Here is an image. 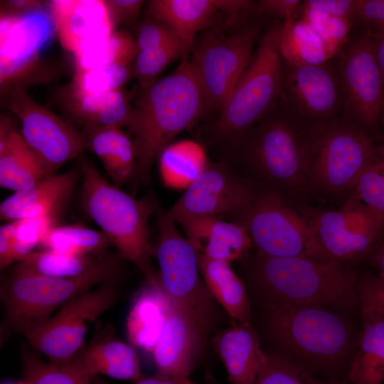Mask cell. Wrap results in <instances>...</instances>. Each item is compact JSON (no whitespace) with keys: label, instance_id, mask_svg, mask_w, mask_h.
Masks as SVG:
<instances>
[{"label":"cell","instance_id":"11a10c76","mask_svg":"<svg viewBox=\"0 0 384 384\" xmlns=\"http://www.w3.org/2000/svg\"><path fill=\"white\" fill-rule=\"evenodd\" d=\"M380 122L381 123L383 128V134H384V110H381L380 115ZM380 151L384 153V144L381 146H379Z\"/></svg>","mask_w":384,"mask_h":384},{"label":"cell","instance_id":"f5cc1de1","mask_svg":"<svg viewBox=\"0 0 384 384\" xmlns=\"http://www.w3.org/2000/svg\"><path fill=\"white\" fill-rule=\"evenodd\" d=\"M371 264L384 276V240H379L368 256Z\"/></svg>","mask_w":384,"mask_h":384},{"label":"cell","instance_id":"3957f363","mask_svg":"<svg viewBox=\"0 0 384 384\" xmlns=\"http://www.w3.org/2000/svg\"><path fill=\"white\" fill-rule=\"evenodd\" d=\"M252 276L267 301L336 308L358 304L356 272L335 260L257 253Z\"/></svg>","mask_w":384,"mask_h":384},{"label":"cell","instance_id":"c3c4849f","mask_svg":"<svg viewBox=\"0 0 384 384\" xmlns=\"http://www.w3.org/2000/svg\"><path fill=\"white\" fill-rule=\"evenodd\" d=\"M299 0H261L257 3L259 11L277 16L284 23L292 22L300 5Z\"/></svg>","mask_w":384,"mask_h":384},{"label":"cell","instance_id":"680465c9","mask_svg":"<svg viewBox=\"0 0 384 384\" xmlns=\"http://www.w3.org/2000/svg\"><path fill=\"white\" fill-rule=\"evenodd\" d=\"M381 110H384V93H383V103H382V108Z\"/></svg>","mask_w":384,"mask_h":384},{"label":"cell","instance_id":"ffe728a7","mask_svg":"<svg viewBox=\"0 0 384 384\" xmlns=\"http://www.w3.org/2000/svg\"><path fill=\"white\" fill-rule=\"evenodd\" d=\"M49 12L61 46L73 53L85 43L114 32L104 1L54 0Z\"/></svg>","mask_w":384,"mask_h":384},{"label":"cell","instance_id":"8d00e7d4","mask_svg":"<svg viewBox=\"0 0 384 384\" xmlns=\"http://www.w3.org/2000/svg\"><path fill=\"white\" fill-rule=\"evenodd\" d=\"M105 253L72 255L53 250H33L18 262L36 274L67 277L83 273Z\"/></svg>","mask_w":384,"mask_h":384},{"label":"cell","instance_id":"1f68e13d","mask_svg":"<svg viewBox=\"0 0 384 384\" xmlns=\"http://www.w3.org/2000/svg\"><path fill=\"white\" fill-rule=\"evenodd\" d=\"M334 50L307 20L282 25L279 51L286 63L324 65Z\"/></svg>","mask_w":384,"mask_h":384},{"label":"cell","instance_id":"ee69618b","mask_svg":"<svg viewBox=\"0 0 384 384\" xmlns=\"http://www.w3.org/2000/svg\"><path fill=\"white\" fill-rule=\"evenodd\" d=\"M353 16L366 26L373 39L384 36V0H356Z\"/></svg>","mask_w":384,"mask_h":384},{"label":"cell","instance_id":"f907efd6","mask_svg":"<svg viewBox=\"0 0 384 384\" xmlns=\"http://www.w3.org/2000/svg\"><path fill=\"white\" fill-rule=\"evenodd\" d=\"M43 8V3L33 0H9L1 1V14L22 16Z\"/></svg>","mask_w":384,"mask_h":384},{"label":"cell","instance_id":"d6986e66","mask_svg":"<svg viewBox=\"0 0 384 384\" xmlns=\"http://www.w3.org/2000/svg\"><path fill=\"white\" fill-rule=\"evenodd\" d=\"M166 319L151 353L158 373L188 378L204 338L193 321L168 298Z\"/></svg>","mask_w":384,"mask_h":384},{"label":"cell","instance_id":"ab89813d","mask_svg":"<svg viewBox=\"0 0 384 384\" xmlns=\"http://www.w3.org/2000/svg\"><path fill=\"white\" fill-rule=\"evenodd\" d=\"M352 196L367 206L384 223V153L366 166L352 188Z\"/></svg>","mask_w":384,"mask_h":384},{"label":"cell","instance_id":"9c48e42d","mask_svg":"<svg viewBox=\"0 0 384 384\" xmlns=\"http://www.w3.org/2000/svg\"><path fill=\"white\" fill-rule=\"evenodd\" d=\"M309 178L329 192L351 190L379 146L354 123L333 119L316 127L306 140Z\"/></svg>","mask_w":384,"mask_h":384},{"label":"cell","instance_id":"91938a15","mask_svg":"<svg viewBox=\"0 0 384 384\" xmlns=\"http://www.w3.org/2000/svg\"><path fill=\"white\" fill-rule=\"evenodd\" d=\"M4 384H18V383L7 382V383H4Z\"/></svg>","mask_w":384,"mask_h":384},{"label":"cell","instance_id":"f6af8a7d","mask_svg":"<svg viewBox=\"0 0 384 384\" xmlns=\"http://www.w3.org/2000/svg\"><path fill=\"white\" fill-rule=\"evenodd\" d=\"M173 41H179L166 24L153 18V20H149L142 24L138 31L136 43L139 51H141Z\"/></svg>","mask_w":384,"mask_h":384},{"label":"cell","instance_id":"7bdbcfd3","mask_svg":"<svg viewBox=\"0 0 384 384\" xmlns=\"http://www.w3.org/2000/svg\"><path fill=\"white\" fill-rule=\"evenodd\" d=\"M356 294L361 310L384 316V276L367 273L358 278Z\"/></svg>","mask_w":384,"mask_h":384},{"label":"cell","instance_id":"f1b7e54d","mask_svg":"<svg viewBox=\"0 0 384 384\" xmlns=\"http://www.w3.org/2000/svg\"><path fill=\"white\" fill-rule=\"evenodd\" d=\"M88 147L102 161L114 184L134 180L137 159L133 141L119 127H92L84 134Z\"/></svg>","mask_w":384,"mask_h":384},{"label":"cell","instance_id":"7dc6e473","mask_svg":"<svg viewBox=\"0 0 384 384\" xmlns=\"http://www.w3.org/2000/svg\"><path fill=\"white\" fill-rule=\"evenodd\" d=\"M114 27L122 22H129L138 16L144 1L141 0L104 1Z\"/></svg>","mask_w":384,"mask_h":384},{"label":"cell","instance_id":"60d3db41","mask_svg":"<svg viewBox=\"0 0 384 384\" xmlns=\"http://www.w3.org/2000/svg\"><path fill=\"white\" fill-rule=\"evenodd\" d=\"M187 53L179 41L139 51L135 58L134 73L142 90L155 82V78L173 60L186 55Z\"/></svg>","mask_w":384,"mask_h":384},{"label":"cell","instance_id":"74e56055","mask_svg":"<svg viewBox=\"0 0 384 384\" xmlns=\"http://www.w3.org/2000/svg\"><path fill=\"white\" fill-rule=\"evenodd\" d=\"M346 381H322L306 367L280 354L267 353V361L252 384H346Z\"/></svg>","mask_w":384,"mask_h":384},{"label":"cell","instance_id":"484cf974","mask_svg":"<svg viewBox=\"0 0 384 384\" xmlns=\"http://www.w3.org/2000/svg\"><path fill=\"white\" fill-rule=\"evenodd\" d=\"M168 302L158 276L146 279L127 319V334L132 346L152 353L165 324Z\"/></svg>","mask_w":384,"mask_h":384},{"label":"cell","instance_id":"7c38bea8","mask_svg":"<svg viewBox=\"0 0 384 384\" xmlns=\"http://www.w3.org/2000/svg\"><path fill=\"white\" fill-rule=\"evenodd\" d=\"M242 225L246 227L260 254L330 260L306 218L296 213L275 191L258 187Z\"/></svg>","mask_w":384,"mask_h":384},{"label":"cell","instance_id":"b9f144b4","mask_svg":"<svg viewBox=\"0 0 384 384\" xmlns=\"http://www.w3.org/2000/svg\"><path fill=\"white\" fill-rule=\"evenodd\" d=\"M16 221L14 244L10 257L11 265L19 262L33 251L45 234L52 227L57 225V218L54 216L27 218Z\"/></svg>","mask_w":384,"mask_h":384},{"label":"cell","instance_id":"7402d4cb","mask_svg":"<svg viewBox=\"0 0 384 384\" xmlns=\"http://www.w3.org/2000/svg\"><path fill=\"white\" fill-rule=\"evenodd\" d=\"M195 249L206 256L228 262L242 258L252 240L242 225L212 217H191L176 221Z\"/></svg>","mask_w":384,"mask_h":384},{"label":"cell","instance_id":"e0dca14e","mask_svg":"<svg viewBox=\"0 0 384 384\" xmlns=\"http://www.w3.org/2000/svg\"><path fill=\"white\" fill-rule=\"evenodd\" d=\"M306 220L329 259L341 263L368 257L384 224L353 196L338 210L315 211Z\"/></svg>","mask_w":384,"mask_h":384},{"label":"cell","instance_id":"e575fe53","mask_svg":"<svg viewBox=\"0 0 384 384\" xmlns=\"http://www.w3.org/2000/svg\"><path fill=\"white\" fill-rule=\"evenodd\" d=\"M44 250L72 255H100L112 245L102 231L82 225H55L43 237L39 245Z\"/></svg>","mask_w":384,"mask_h":384},{"label":"cell","instance_id":"4316f807","mask_svg":"<svg viewBox=\"0 0 384 384\" xmlns=\"http://www.w3.org/2000/svg\"><path fill=\"white\" fill-rule=\"evenodd\" d=\"M149 11L172 31L187 52L198 32L213 26L220 11L216 0H152Z\"/></svg>","mask_w":384,"mask_h":384},{"label":"cell","instance_id":"bcb514c9","mask_svg":"<svg viewBox=\"0 0 384 384\" xmlns=\"http://www.w3.org/2000/svg\"><path fill=\"white\" fill-rule=\"evenodd\" d=\"M304 6L311 11L348 19L354 16L356 0H308Z\"/></svg>","mask_w":384,"mask_h":384},{"label":"cell","instance_id":"816d5d0a","mask_svg":"<svg viewBox=\"0 0 384 384\" xmlns=\"http://www.w3.org/2000/svg\"><path fill=\"white\" fill-rule=\"evenodd\" d=\"M134 384H194L188 378H178L158 373L156 375L144 377Z\"/></svg>","mask_w":384,"mask_h":384},{"label":"cell","instance_id":"4dcf8cb0","mask_svg":"<svg viewBox=\"0 0 384 384\" xmlns=\"http://www.w3.org/2000/svg\"><path fill=\"white\" fill-rule=\"evenodd\" d=\"M198 265L210 293L227 314L239 323L250 324V305L245 287L230 263L198 252Z\"/></svg>","mask_w":384,"mask_h":384},{"label":"cell","instance_id":"f546056e","mask_svg":"<svg viewBox=\"0 0 384 384\" xmlns=\"http://www.w3.org/2000/svg\"><path fill=\"white\" fill-rule=\"evenodd\" d=\"M363 330L349 369L353 384H381L384 380V316L361 310Z\"/></svg>","mask_w":384,"mask_h":384},{"label":"cell","instance_id":"836d02e7","mask_svg":"<svg viewBox=\"0 0 384 384\" xmlns=\"http://www.w3.org/2000/svg\"><path fill=\"white\" fill-rule=\"evenodd\" d=\"M137 48L132 36L124 31L90 41L73 54L76 71H84L111 63L129 65Z\"/></svg>","mask_w":384,"mask_h":384},{"label":"cell","instance_id":"db71d44e","mask_svg":"<svg viewBox=\"0 0 384 384\" xmlns=\"http://www.w3.org/2000/svg\"><path fill=\"white\" fill-rule=\"evenodd\" d=\"M372 42L375 60L384 78V36L377 39L372 38Z\"/></svg>","mask_w":384,"mask_h":384},{"label":"cell","instance_id":"30bf717a","mask_svg":"<svg viewBox=\"0 0 384 384\" xmlns=\"http://www.w3.org/2000/svg\"><path fill=\"white\" fill-rule=\"evenodd\" d=\"M238 18L215 25L190 60L211 110L221 111L252 58L258 28L236 24Z\"/></svg>","mask_w":384,"mask_h":384},{"label":"cell","instance_id":"9a60e30c","mask_svg":"<svg viewBox=\"0 0 384 384\" xmlns=\"http://www.w3.org/2000/svg\"><path fill=\"white\" fill-rule=\"evenodd\" d=\"M336 73L348 115L368 134L376 130L380 124L384 78L374 55L372 35L367 29L341 52Z\"/></svg>","mask_w":384,"mask_h":384},{"label":"cell","instance_id":"6f0895ef","mask_svg":"<svg viewBox=\"0 0 384 384\" xmlns=\"http://www.w3.org/2000/svg\"><path fill=\"white\" fill-rule=\"evenodd\" d=\"M380 240H384V224H383V231H382V234H381V236H380Z\"/></svg>","mask_w":384,"mask_h":384},{"label":"cell","instance_id":"7a4b0ae2","mask_svg":"<svg viewBox=\"0 0 384 384\" xmlns=\"http://www.w3.org/2000/svg\"><path fill=\"white\" fill-rule=\"evenodd\" d=\"M122 260L118 253L106 252L83 273L67 277L36 274L18 262L1 283L4 309L1 341L13 332L22 334L41 324L70 299L119 277Z\"/></svg>","mask_w":384,"mask_h":384},{"label":"cell","instance_id":"5bb4252c","mask_svg":"<svg viewBox=\"0 0 384 384\" xmlns=\"http://www.w3.org/2000/svg\"><path fill=\"white\" fill-rule=\"evenodd\" d=\"M6 105L21 122V135L41 162L47 177L87 147L85 135L33 100L24 89L7 94Z\"/></svg>","mask_w":384,"mask_h":384},{"label":"cell","instance_id":"cb8c5ba5","mask_svg":"<svg viewBox=\"0 0 384 384\" xmlns=\"http://www.w3.org/2000/svg\"><path fill=\"white\" fill-rule=\"evenodd\" d=\"M214 346L231 384H252L267 359L250 324L238 323L220 331Z\"/></svg>","mask_w":384,"mask_h":384},{"label":"cell","instance_id":"ba28073f","mask_svg":"<svg viewBox=\"0 0 384 384\" xmlns=\"http://www.w3.org/2000/svg\"><path fill=\"white\" fill-rule=\"evenodd\" d=\"M166 213L159 211L154 255L161 287L169 299L196 325L203 337L217 319L213 296L199 273L198 251L177 230Z\"/></svg>","mask_w":384,"mask_h":384},{"label":"cell","instance_id":"d590c367","mask_svg":"<svg viewBox=\"0 0 384 384\" xmlns=\"http://www.w3.org/2000/svg\"><path fill=\"white\" fill-rule=\"evenodd\" d=\"M23 381L27 384H92L75 359L65 363H47L24 348L21 351Z\"/></svg>","mask_w":384,"mask_h":384},{"label":"cell","instance_id":"8fae6325","mask_svg":"<svg viewBox=\"0 0 384 384\" xmlns=\"http://www.w3.org/2000/svg\"><path fill=\"white\" fill-rule=\"evenodd\" d=\"M119 277L70 299L41 324L23 332L30 345L52 363L71 361L82 351L90 325L119 297Z\"/></svg>","mask_w":384,"mask_h":384},{"label":"cell","instance_id":"277c9868","mask_svg":"<svg viewBox=\"0 0 384 384\" xmlns=\"http://www.w3.org/2000/svg\"><path fill=\"white\" fill-rule=\"evenodd\" d=\"M282 25L265 32L252 60L212 125L208 142L225 151L266 117L282 96L284 64L279 51Z\"/></svg>","mask_w":384,"mask_h":384},{"label":"cell","instance_id":"6da1fadb","mask_svg":"<svg viewBox=\"0 0 384 384\" xmlns=\"http://www.w3.org/2000/svg\"><path fill=\"white\" fill-rule=\"evenodd\" d=\"M206 109L201 85L186 59L172 73L142 90L127 126L134 137L137 159L133 188L149 181L155 160L174 138L201 119Z\"/></svg>","mask_w":384,"mask_h":384},{"label":"cell","instance_id":"4fadbf2b","mask_svg":"<svg viewBox=\"0 0 384 384\" xmlns=\"http://www.w3.org/2000/svg\"><path fill=\"white\" fill-rule=\"evenodd\" d=\"M257 191L258 187L228 161H208L166 213L175 222L184 218L212 217L242 225Z\"/></svg>","mask_w":384,"mask_h":384},{"label":"cell","instance_id":"d6a6232c","mask_svg":"<svg viewBox=\"0 0 384 384\" xmlns=\"http://www.w3.org/2000/svg\"><path fill=\"white\" fill-rule=\"evenodd\" d=\"M208 161L203 146L196 142L171 143L159 156L162 181L169 188H186L203 171Z\"/></svg>","mask_w":384,"mask_h":384},{"label":"cell","instance_id":"5b68a950","mask_svg":"<svg viewBox=\"0 0 384 384\" xmlns=\"http://www.w3.org/2000/svg\"><path fill=\"white\" fill-rule=\"evenodd\" d=\"M82 176L81 205L124 259L134 264L146 279L157 276L152 264L154 247L149 240V219L154 207L109 183L85 160H80Z\"/></svg>","mask_w":384,"mask_h":384},{"label":"cell","instance_id":"83f0119b","mask_svg":"<svg viewBox=\"0 0 384 384\" xmlns=\"http://www.w3.org/2000/svg\"><path fill=\"white\" fill-rule=\"evenodd\" d=\"M61 94L67 110L85 129L128 126L132 107L122 90L84 94L68 87Z\"/></svg>","mask_w":384,"mask_h":384},{"label":"cell","instance_id":"9f6ffc18","mask_svg":"<svg viewBox=\"0 0 384 384\" xmlns=\"http://www.w3.org/2000/svg\"><path fill=\"white\" fill-rule=\"evenodd\" d=\"M92 384H109L100 378L99 377H95L92 380Z\"/></svg>","mask_w":384,"mask_h":384},{"label":"cell","instance_id":"2e32d148","mask_svg":"<svg viewBox=\"0 0 384 384\" xmlns=\"http://www.w3.org/2000/svg\"><path fill=\"white\" fill-rule=\"evenodd\" d=\"M55 33L50 12L41 8L22 16L1 14V94L23 88L37 71L40 56Z\"/></svg>","mask_w":384,"mask_h":384},{"label":"cell","instance_id":"94428289","mask_svg":"<svg viewBox=\"0 0 384 384\" xmlns=\"http://www.w3.org/2000/svg\"><path fill=\"white\" fill-rule=\"evenodd\" d=\"M18 384H27L26 383H25L23 380L21 381V382H18Z\"/></svg>","mask_w":384,"mask_h":384},{"label":"cell","instance_id":"f35d334b","mask_svg":"<svg viewBox=\"0 0 384 384\" xmlns=\"http://www.w3.org/2000/svg\"><path fill=\"white\" fill-rule=\"evenodd\" d=\"M129 65L111 63L84 71H75L69 87L84 94L122 90L129 77Z\"/></svg>","mask_w":384,"mask_h":384},{"label":"cell","instance_id":"681fc988","mask_svg":"<svg viewBox=\"0 0 384 384\" xmlns=\"http://www.w3.org/2000/svg\"><path fill=\"white\" fill-rule=\"evenodd\" d=\"M16 221H8L0 227V268L11 265L10 257L14 244Z\"/></svg>","mask_w":384,"mask_h":384},{"label":"cell","instance_id":"d4e9b609","mask_svg":"<svg viewBox=\"0 0 384 384\" xmlns=\"http://www.w3.org/2000/svg\"><path fill=\"white\" fill-rule=\"evenodd\" d=\"M46 174L20 132L4 114L0 118V186L14 192L28 189Z\"/></svg>","mask_w":384,"mask_h":384},{"label":"cell","instance_id":"52a82bcc","mask_svg":"<svg viewBox=\"0 0 384 384\" xmlns=\"http://www.w3.org/2000/svg\"><path fill=\"white\" fill-rule=\"evenodd\" d=\"M252 173L262 188H293L309 178V149L294 126L279 117H266L226 151L223 159Z\"/></svg>","mask_w":384,"mask_h":384},{"label":"cell","instance_id":"ac0fdd59","mask_svg":"<svg viewBox=\"0 0 384 384\" xmlns=\"http://www.w3.org/2000/svg\"><path fill=\"white\" fill-rule=\"evenodd\" d=\"M282 95L295 114L319 126L334 119L342 102L336 73L325 64L284 63Z\"/></svg>","mask_w":384,"mask_h":384},{"label":"cell","instance_id":"44dd1931","mask_svg":"<svg viewBox=\"0 0 384 384\" xmlns=\"http://www.w3.org/2000/svg\"><path fill=\"white\" fill-rule=\"evenodd\" d=\"M81 174L80 168L49 176L33 187L5 198L0 205V217L12 221L22 218L54 216L64 208Z\"/></svg>","mask_w":384,"mask_h":384},{"label":"cell","instance_id":"603a6c76","mask_svg":"<svg viewBox=\"0 0 384 384\" xmlns=\"http://www.w3.org/2000/svg\"><path fill=\"white\" fill-rule=\"evenodd\" d=\"M91 343L74 358L91 379L99 375L137 383L144 376L132 345L114 335L111 326L100 328Z\"/></svg>","mask_w":384,"mask_h":384},{"label":"cell","instance_id":"8992f818","mask_svg":"<svg viewBox=\"0 0 384 384\" xmlns=\"http://www.w3.org/2000/svg\"><path fill=\"white\" fill-rule=\"evenodd\" d=\"M267 318L273 337L309 366L331 368L348 355L351 329L345 319L328 307L268 301Z\"/></svg>","mask_w":384,"mask_h":384}]
</instances>
